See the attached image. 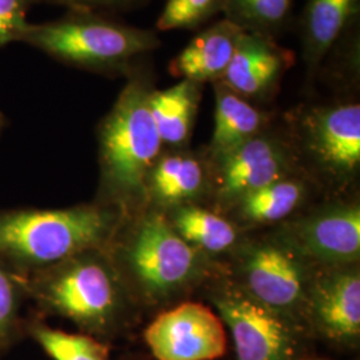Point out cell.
Segmentation results:
<instances>
[{
  "label": "cell",
  "instance_id": "obj_13",
  "mask_svg": "<svg viewBox=\"0 0 360 360\" xmlns=\"http://www.w3.org/2000/svg\"><path fill=\"white\" fill-rule=\"evenodd\" d=\"M294 60V52L274 37L243 31L220 82L252 103L270 101Z\"/></svg>",
  "mask_w": 360,
  "mask_h": 360
},
{
  "label": "cell",
  "instance_id": "obj_25",
  "mask_svg": "<svg viewBox=\"0 0 360 360\" xmlns=\"http://www.w3.org/2000/svg\"><path fill=\"white\" fill-rule=\"evenodd\" d=\"M41 0H0V49L20 41L26 31L27 13Z\"/></svg>",
  "mask_w": 360,
  "mask_h": 360
},
{
  "label": "cell",
  "instance_id": "obj_29",
  "mask_svg": "<svg viewBox=\"0 0 360 360\" xmlns=\"http://www.w3.org/2000/svg\"><path fill=\"white\" fill-rule=\"evenodd\" d=\"M302 360H307V359H302Z\"/></svg>",
  "mask_w": 360,
  "mask_h": 360
},
{
  "label": "cell",
  "instance_id": "obj_21",
  "mask_svg": "<svg viewBox=\"0 0 360 360\" xmlns=\"http://www.w3.org/2000/svg\"><path fill=\"white\" fill-rule=\"evenodd\" d=\"M26 336L32 338L52 360H110L111 346L87 334L53 328L37 312L26 316Z\"/></svg>",
  "mask_w": 360,
  "mask_h": 360
},
{
  "label": "cell",
  "instance_id": "obj_18",
  "mask_svg": "<svg viewBox=\"0 0 360 360\" xmlns=\"http://www.w3.org/2000/svg\"><path fill=\"white\" fill-rule=\"evenodd\" d=\"M203 84L180 79L166 90L151 91L150 110L163 146L184 148L191 138Z\"/></svg>",
  "mask_w": 360,
  "mask_h": 360
},
{
  "label": "cell",
  "instance_id": "obj_22",
  "mask_svg": "<svg viewBox=\"0 0 360 360\" xmlns=\"http://www.w3.org/2000/svg\"><path fill=\"white\" fill-rule=\"evenodd\" d=\"M292 0H223L224 18L243 31L275 37L287 23Z\"/></svg>",
  "mask_w": 360,
  "mask_h": 360
},
{
  "label": "cell",
  "instance_id": "obj_5",
  "mask_svg": "<svg viewBox=\"0 0 360 360\" xmlns=\"http://www.w3.org/2000/svg\"><path fill=\"white\" fill-rule=\"evenodd\" d=\"M20 43L65 65L127 77L160 46V38L153 30L116 22L107 13L68 11L51 22L30 23Z\"/></svg>",
  "mask_w": 360,
  "mask_h": 360
},
{
  "label": "cell",
  "instance_id": "obj_15",
  "mask_svg": "<svg viewBox=\"0 0 360 360\" xmlns=\"http://www.w3.org/2000/svg\"><path fill=\"white\" fill-rule=\"evenodd\" d=\"M243 30L226 18L199 32L169 62L172 77L199 84L217 83L224 77Z\"/></svg>",
  "mask_w": 360,
  "mask_h": 360
},
{
  "label": "cell",
  "instance_id": "obj_10",
  "mask_svg": "<svg viewBox=\"0 0 360 360\" xmlns=\"http://www.w3.org/2000/svg\"><path fill=\"white\" fill-rule=\"evenodd\" d=\"M156 360H217L227 351V331L203 303L183 302L160 312L143 333Z\"/></svg>",
  "mask_w": 360,
  "mask_h": 360
},
{
  "label": "cell",
  "instance_id": "obj_12",
  "mask_svg": "<svg viewBox=\"0 0 360 360\" xmlns=\"http://www.w3.org/2000/svg\"><path fill=\"white\" fill-rule=\"evenodd\" d=\"M287 235L312 263L322 267L354 266L360 257L359 205L322 208L297 220Z\"/></svg>",
  "mask_w": 360,
  "mask_h": 360
},
{
  "label": "cell",
  "instance_id": "obj_14",
  "mask_svg": "<svg viewBox=\"0 0 360 360\" xmlns=\"http://www.w3.org/2000/svg\"><path fill=\"white\" fill-rule=\"evenodd\" d=\"M360 0H307L300 26L302 56L309 82L322 71L324 60L355 26Z\"/></svg>",
  "mask_w": 360,
  "mask_h": 360
},
{
  "label": "cell",
  "instance_id": "obj_2",
  "mask_svg": "<svg viewBox=\"0 0 360 360\" xmlns=\"http://www.w3.org/2000/svg\"><path fill=\"white\" fill-rule=\"evenodd\" d=\"M154 74L139 65L98 126L99 190L96 200L115 207L126 218L147 202L146 180L163 153L150 110Z\"/></svg>",
  "mask_w": 360,
  "mask_h": 360
},
{
  "label": "cell",
  "instance_id": "obj_9",
  "mask_svg": "<svg viewBox=\"0 0 360 360\" xmlns=\"http://www.w3.org/2000/svg\"><path fill=\"white\" fill-rule=\"evenodd\" d=\"M206 160L208 186L226 206H233L272 181L295 175L300 166L288 134L270 127L230 153Z\"/></svg>",
  "mask_w": 360,
  "mask_h": 360
},
{
  "label": "cell",
  "instance_id": "obj_7",
  "mask_svg": "<svg viewBox=\"0 0 360 360\" xmlns=\"http://www.w3.org/2000/svg\"><path fill=\"white\" fill-rule=\"evenodd\" d=\"M210 300L230 330L235 360H302L309 331L250 295L233 279L214 284Z\"/></svg>",
  "mask_w": 360,
  "mask_h": 360
},
{
  "label": "cell",
  "instance_id": "obj_8",
  "mask_svg": "<svg viewBox=\"0 0 360 360\" xmlns=\"http://www.w3.org/2000/svg\"><path fill=\"white\" fill-rule=\"evenodd\" d=\"M288 136L299 165L306 160L326 179L347 183L359 172L360 104L338 101L299 110Z\"/></svg>",
  "mask_w": 360,
  "mask_h": 360
},
{
  "label": "cell",
  "instance_id": "obj_11",
  "mask_svg": "<svg viewBox=\"0 0 360 360\" xmlns=\"http://www.w3.org/2000/svg\"><path fill=\"white\" fill-rule=\"evenodd\" d=\"M306 326L340 347L355 348L360 338V274L358 266L324 267L312 275L306 303Z\"/></svg>",
  "mask_w": 360,
  "mask_h": 360
},
{
  "label": "cell",
  "instance_id": "obj_20",
  "mask_svg": "<svg viewBox=\"0 0 360 360\" xmlns=\"http://www.w3.org/2000/svg\"><path fill=\"white\" fill-rule=\"evenodd\" d=\"M307 191V183L291 175L247 193L233 203V208L247 224H272L294 214L306 200Z\"/></svg>",
  "mask_w": 360,
  "mask_h": 360
},
{
  "label": "cell",
  "instance_id": "obj_1",
  "mask_svg": "<svg viewBox=\"0 0 360 360\" xmlns=\"http://www.w3.org/2000/svg\"><path fill=\"white\" fill-rule=\"evenodd\" d=\"M18 276L27 300L41 318L60 316L102 342L126 334L138 304L107 248L79 252L46 270Z\"/></svg>",
  "mask_w": 360,
  "mask_h": 360
},
{
  "label": "cell",
  "instance_id": "obj_24",
  "mask_svg": "<svg viewBox=\"0 0 360 360\" xmlns=\"http://www.w3.org/2000/svg\"><path fill=\"white\" fill-rule=\"evenodd\" d=\"M223 0H167L158 18L159 31L193 30L220 13Z\"/></svg>",
  "mask_w": 360,
  "mask_h": 360
},
{
  "label": "cell",
  "instance_id": "obj_16",
  "mask_svg": "<svg viewBox=\"0 0 360 360\" xmlns=\"http://www.w3.org/2000/svg\"><path fill=\"white\" fill-rule=\"evenodd\" d=\"M208 186L206 158L184 148L162 153L146 180L147 202L163 208L190 205Z\"/></svg>",
  "mask_w": 360,
  "mask_h": 360
},
{
  "label": "cell",
  "instance_id": "obj_19",
  "mask_svg": "<svg viewBox=\"0 0 360 360\" xmlns=\"http://www.w3.org/2000/svg\"><path fill=\"white\" fill-rule=\"evenodd\" d=\"M168 221L180 236L205 255H219L236 250L240 233L229 219L195 205L169 210Z\"/></svg>",
  "mask_w": 360,
  "mask_h": 360
},
{
  "label": "cell",
  "instance_id": "obj_26",
  "mask_svg": "<svg viewBox=\"0 0 360 360\" xmlns=\"http://www.w3.org/2000/svg\"><path fill=\"white\" fill-rule=\"evenodd\" d=\"M65 6L70 11L108 13L129 11L144 4L146 0H41Z\"/></svg>",
  "mask_w": 360,
  "mask_h": 360
},
{
  "label": "cell",
  "instance_id": "obj_3",
  "mask_svg": "<svg viewBox=\"0 0 360 360\" xmlns=\"http://www.w3.org/2000/svg\"><path fill=\"white\" fill-rule=\"evenodd\" d=\"M108 252L138 306L167 304L206 278L207 255L188 245L159 211L124 218Z\"/></svg>",
  "mask_w": 360,
  "mask_h": 360
},
{
  "label": "cell",
  "instance_id": "obj_6",
  "mask_svg": "<svg viewBox=\"0 0 360 360\" xmlns=\"http://www.w3.org/2000/svg\"><path fill=\"white\" fill-rule=\"evenodd\" d=\"M236 251L233 281L260 303L307 330L306 303L314 274L309 259L288 235L238 245Z\"/></svg>",
  "mask_w": 360,
  "mask_h": 360
},
{
  "label": "cell",
  "instance_id": "obj_4",
  "mask_svg": "<svg viewBox=\"0 0 360 360\" xmlns=\"http://www.w3.org/2000/svg\"><path fill=\"white\" fill-rule=\"evenodd\" d=\"M124 215L90 205L0 210V260L19 276L46 270L92 248H107Z\"/></svg>",
  "mask_w": 360,
  "mask_h": 360
},
{
  "label": "cell",
  "instance_id": "obj_17",
  "mask_svg": "<svg viewBox=\"0 0 360 360\" xmlns=\"http://www.w3.org/2000/svg\"><path fill=\"white\" fill-rule=\"evenodd\" d=\"M215 91V124L206 159L227 154L270 127L269 112L230 90L221 82Z\"/></svg>",
  "mask_w": 360,
  "mask_h": 360
},
{
  "label": "cell",
  "instance_id": "obj_23",
  "mask_svg": "<svg viewBox=\"0 0 360 360\" xmlns=\"http://www.w3.org/2000/svg\"><path fill=\"white\" fill-rule=\"evenodd\" d=\"M25 300L16 274L0 260V355L27 338L26 318L22 315Z\"/></svg>",
  "mask_w": 360,
  "mask_h": 360
},
{
  "label": "cell",
  "instance_id": "obj_28",
  "mask_svg": "<svg viewBox=\"0 0 360 360\" xmlns=\"http://www.w3.org/2000/svg\"><path fill=\"white\" fill-rule=\"evenodd\" d=\"M120 360H136L135 358H132V356H129V358H122Z\"/></svg>",
  "mask_w": 360,
  "mask_h": 360
},
{
  "label": "cell",
  "instance_id": "obj_27",
  "mask_svg": "<svg viewBox=\"0 0 360 360\" xmlns=\"http://www.w3.org/2000/svg\"><path fill=\"white\" fill-rule=\"evenodd\" d=\"M7 126H8V119L0 111V135L3 134L4 129H7Z\"/></svg>",
  "mask_w": 360,
  "mask_h": 360
}]
</instances>
